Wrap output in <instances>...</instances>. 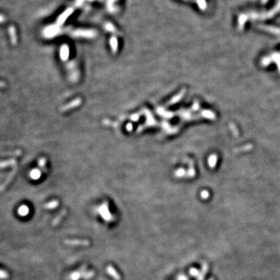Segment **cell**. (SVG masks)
Listing matches in <instances>:
<instances>
[{
    "instance_id": "obj_4",
    "label": "cell",
    "mask_w": 280,
    "mask_h": 280,
    "mask_svg": "<svg viewBox=\"0 0 280 280\" xmlns=\"http://www.w3.org/2000/svg\"><path fill=\"white\" fill-rule=\"evenodd\" d=\"M72 12H73V10L70 8V9H68L67 10H66V11H65L64 13H62V14L61 15L60 17H59V20H58L57 24L58 25H62V23H63L65 21H66V19H67L68 17H69L71 14H72Z\"/></svg>"
},
{
    "instance_id": "obj_9",
    "label": "cell",
    "mask_w": 280,
    "mask_h": 280,
    "mask_svg": "<svg viewBox=\"0 0 280 280\" xmlns=\"http://www.w3.org/2000/svg\"><path fill=\"white\" fill-rule=\"evenodd\" d=\"M66 210H62V211L61 212V213H59L57 216H56V218L54 220V221H53V223H52L53 226H56V225L59 224V223H60L61 220H62V218L66 216Z\"/></svg>"
},
{
    "instance_id": "obj_12",
    "label": "cell",
    "mask_w": 280,
    "mask_h": 280,
    "mask_svg": "<svg viewBox=\"0 0 280 280\" xmlns=\"http://www.w3.org/2000/svg\"><path fill=\"white\" fill-rule=\"evenodd\" d=\"M58 205H59V201L55 200V201H50V202H48V203L46 204V205H44V207H45L46 209H51L56 208V207L58 206Z\"/></svg>"
},
{
    "instance_id": "obj_19",
    "label": "cell",
    "mask_w": 280,
    "mask_h": 280,
    "mask_svg": "<svg viewBox=\"0 0 280 280\" xmlns=\"http://www.w3.org/2000/svg\"><path fill=\"white\" fill-rule=\"evenodd\" d=\"M262 28L267 30H271L272 32H275H275H277V33L279 32V30L276 29V28H274V27H269V26H262Z\"/></svg>"
},
{
    "instance_id": "obj_23",
    "label": "cell",
    "mask_w": 280,
    "mask_h": 280,
    "mask_svg": "<svg viewBox=\"0 0 280 280\" xmlns=\"http://www.w3.org/2000/svg\"><path fill=\"white\" fill-rule=\"evenodd\" d=\"M115 0H108V6H109V7H112V4H113V2H115Z\"/></svg>"
},
{
    "instance_id": "obj_2",
    "label": "cell",
    "mask_w": 280,
    "mask_h": 280,
    "mask_svg": "<svg viewBox=\"0 0 280 280\" xmlns=\"http://www.w3.org/2000/svg\"><path fill=\"white\" fill-rule=\"evenodd\" d=\"M64 243L69 246H88L90 244L87 240H66Z\"/></svg>"
},
{
    "instance_id": "obj_20",
    "label": "cell",
    "mask_w": 280,
    "mask_h": 280,
    "mask_svg": "<svg viewBox=\"0 0 280 280\" xmlns=\"http://www.w3.org/2000/svg\"><path fill=\"white\" fill-rule=\"evenodd\" d=\"M111 43H112V48H113L115 50L116 49V48H117V40H116V38H112V40H111Z\"/></svg>"
},
{
    "instance_id": "obj_18",
    "label": "cell",
    "mask_w": 280,
    "mask_h": 280,
    "mask_svg": "<svg viewBox=\"0 0 280 280\" xmlns=\"http://www.w3.org/2000/svg\"><path fill=\"white\" fill-rule=\"evenodd\" d=\"M9 277L8 273L6 272H5L4 270H2V269H0V278L1 279H6Z\"/></svg>"
},
{
    "instance_id": "obj_14",
    "label": "cell",
    "mask_w": 280,
    "mask_h": 280,
    "mask_svg": "<svg viewBox=\"0 0 280 280\" xmlns=\"http://www.w3.org/2000/svg\"><path fill=\"white\" fill-rule=\"evenodd\" d=\"M197 3H198V6L201 10H204L206 9V2H205V0H196Z\"/></svg>"
},
{
    "instance_id": "obj_5",
    "label": "cell",
    "mask_w": 280,
    "mask_h": 280,
    "mask_svg": "<svg viewBox=\"0 0 280 280\" xmlns=\"http://www.w3.org/2000/svg\"><path fill=\"white\" fill-rule=\"evenodd\" d=\"M9 34H10V40H11V42L13 45L15 44H17V31H16V28H15L14 26H10L9 27Z\"/></svg>"
},
{
    "instance_id": "obj_1",
    "label": "cell",
    "mask_w": 280,
    "mask_h": 280,
    "mask_svg": "<svg viewBox=\"0 0 280 280\" xmlns=\"http://www.w3.org/2000/svg\"><path fill=\"white\" fill-rule=\"evenodd\" d=\"M98 211L99 214L101 216V217L103 218V220H106V221H112V213H110V211H109L108 202H104V203L99 208Z\"/></svg>"
},
{
    "instance_id": "obj_16",
    "label": "cell",
    "mask_w": 280,
    "mask_h": 280,
    "mask_svg": "<svg viewBox=\"0 0 280 280\" xmlns=\"http://www.w3.org/2000/svg\"><path fill=\"white\" fill-rule=\"evenodd\" d=\"M247 16H245V15H241V17H239L240 27H242V26H244V23H245L246 20H247Z\"/></svg>"
},
{
    "instance_id": "obj_13",
    "label": "cell",
    "mask_w": 280,
    "mask_h": 280,
    "mask_svg": "<svg viewBox=\"0 0 280 280\" xmlns=\"http://www.w3.org/2000/svg\"><path fill=\"white\" fill-rule=\"evenodd\" d=\"M15 164V161L11 160L8 161H3V162H0V168H4L6 167H9V166H12Z\"/></svg>"
},
{
    "instance_id": "obj_11",
    "label": "cell",
    "mask_w": 280,
    "mask_h": 280,
    "mask_svg": "<svg viewBox=\"0 0 280 280\" xmlns=\"http://www.w3.org/2000/svg\"><path fill=\"white\" fill-rule=\"evenodd\" d=\"M30 175L31 178L34 179V180H37V179L40 178V177H41V171L38 170V169H34V170H33L32 171H31Z\"/></svg>"
},
{
    "instance_id": "obj_17",
    "label": "cell",
    "mask_w": 280,
    "mask_h": 280,
    "mask_svg": "<svg viewBox=\"0 0 280 280\" xmlns=\"http://www.w3.org/2000/svg\"><path fill=\"white\" fill-rule=\"evenodd\" d=\"M189 273L191 274V275H193V276H195L198 278V275H199L200 274V272L198 269H195V268H192V269H191L190 271H189Z\"/></svg>"
},
{
    "instance_id": "obj_10",
    "label": "cell",
    "mask_w": 280,
    "mask_h": 280,
    "mask_svg": "<svg viewBox=\"0 0 280 280\" xmlns=\"http://www.w3.org/2000/svg\"><path fill=\"white\" fill-rule=\"evenodd\" d=\"M18 213L22 216H26L29 213V208L26 205H21L18 209Z\"/></svg>"
},
{
    "instance_id": "obj_15",
    "label": "cell",
    "mask_w": 280,
    "mask_h": 280,
    "mask_svg": "<svg viewBox=\"0 0 280 280\" xmlns=\"http://www.w3.org/2000/svg\"><path fill=\"white\" fill-rule=\"evenodd\" d=\"M93 275H94V272H93V271H90V272H85V273L83 274V278H84V279H86V280L90 279V278H91Z\"/></svg>"
},
{
    "instance_id": "obj_24",
    "label": "cell",
    "mask_w": 280,
    "mask_h": 280,
    "mask_svg": "<svg viewBox=\"0 0 280 280\" xmlns=\"http://www.w3.org/2000/svg\"><path fill=\"white\" fill-rule=\"evenodd\" d=\"M5 85H6V84L4 83L3 82H2V81H0V87H5Z\"/></svg>"
},
{
    "instance_id": "obj_22",
    "label": "cell",
    "mask_w": 280,
    "mask_h": 280,
    "mask_svg": "<svg viewBox=\"0 0 280 280\" xmlns=\"http://www.w3.org/2000/svg\"><path fill=\"white\" fill-rule=\"evenodd\" d=\"M5 20H6V17H4L3 15L0 14V23H3V22L5 21Z\"/></svg>"
},
{
    "instance_id": "obj_26",
    "label": "cell",
    "mask_w": 280,
    "mask_h": 280,
    "mask_svg": "<svg viewBox=\"0 0 280 280\" xmlns=\"http://www.w3.org/2000/svg\"><path fill=\"white\" fill-rule=\"evenodd\" d=\"M79 1H83V0H79ZM90 1H92V0H90Z\"/></svg>"
},
{
    "instance_id": "obj_25",
    "label": "cell",
    "mask_w": 280,
    "mask_h": 280,
    "mask_svg": "<svg viewBox=\"0 0 280 280\" xmlns=\"http://www.w3.org/2000/svg\"><path fill=\"white\" fill-rule=\"evenodd\" d=\"M268 2V0H262V2L263 4H266Z\"/></svg>"
},
{
    "instance_id": "obj_8",
    "label": "cell",
    "mask_w": 280,
    "mask_h": 280,
    "mask_svg": "<svg viewBox=\"0 0 280 280\" xmlns=\"http://www.w3.org/2000/svg\"><path fill=\"white\" fill-rule=\"evenodd\" d=\"M207 270H208V265H207L206 263H205V262H204V263L202 264V268H201V271L200 272V274H199V275H198V278H197V279H198V280H203L204 279V277H205V275L206 274V272H207Z\"/></svg>"
},
{
    "instance_id": "obj_7",
    "label": "cell",
    "mask_w": 280,
    "mask_h": 280,
    "mask_svg": "<svg viewBox=\"0 0 280 280\" xmlns=\"http://www.w3.org/2000/svg\"><path fill=\"white\" fill-rule=\"evenodd\" d=\"M74 35L75 36H85V37H93L94 35V32L92 30H78L76 31Z\"/></svg>"
},
{
    "instance_id": "obj_3",
    "label": "cell",
    "mask_w": 280,
    "mask_h": 280,
    "mask_svg": "<svg viewBox=\"0 0 280 280\" xmlns=\"http://www.w3.org/2000/svg\"><path fill=\"white\" fill-rule=\"evenodd\" d=\"M85 269L86 266H83V267H81L78 271H76V272H72L70 275V276H69V278H70L71 280H79L80 278H83V274L86 272Z\"/></svg>"
},
{
    "instance_id": "obj_27",
    "label": "cell",
    "mask_w": 280,
    "mask_h": 280,
    "mask_svg": "<svg viewBox=\"0 0 280 280\" xmlns=\"http://www.w3.org/2000/svg\"><path fill=\"white\" fill-rule=\"evenodd\" d=\"M209 280H213V278H211V279H209Z\"/></svg>"
},
{
    "instance_id": "obj_21",
    "label": "cell",
    "mask_w": 280,
    "mask_h": 280,
    "mask_svg": "<svg viewBox=\"0 0 280 280\" xmlns=\"http://www.w3.org/2000/svg\"><path fill=\"white\" fill-rule=\"evenodd\" d=\"M177 280H189V278L185 275H180V276L177 277Z\"/></svg>"
},
{
    "instance_id": "obj_6",
    "label": "cell",
    "mask_w": 280,
    "mask_h": 280,
    "mask_svg": "<svg viewBox=\"0 0 280 280\" xmlns=\"http://www.w3.org/2000/svg\"><path fill=\"white\" fill-rule=\"evenodd\" d=\"M107 272H108V273L109 274V275H110L115 280H121V276H120L119 274L118 273V272L114 269L113 266H108V267H107Z\"/></svg>"
}]
</instances>
